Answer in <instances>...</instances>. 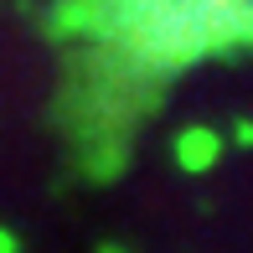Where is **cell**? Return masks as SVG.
Segmentation results:
<instances>
[{"mask_svg": "<svg viewBox=\"0 0 253 253\" xmlns=\"http://www.w3.org/2000/svg\"><path fill=\"white\" fill-rule=\"evenodd\" d=\"M212 155H217V134H207V129H191V134H186V150H181V160H186L191 170H202Z\"/></svg>", "mask_w": 253, "mask_h": 253, "instance_id": "cell-1", "label": "cell"}]
</instances>
